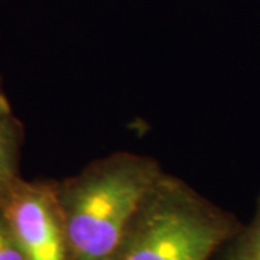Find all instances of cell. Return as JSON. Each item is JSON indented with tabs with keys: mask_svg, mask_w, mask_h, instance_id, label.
<instances>
[{
	"mask_svg": "<svg viewBox=\"0 0 260 260\" xmlns=\"http://www.w3.org/2000/svg\"><path fill=\"white\" fill-rule=\"evenodd\" d=\"M25 129L15 114L0 78V186L20 175Z\"/></svg>",
	"mask_w": 260,
	"mask_h": 260,
	"instance_id": "4",
	"label": "cell"
},
{
	"mask_svg": "<svg viewBox=\"0 0 260 260\" xmlns=\"http://www.w3.org/2000/svg\"><path fill=\"white\" fill-rule=\"evenodd\" d=\"M165 174L152 156L114 152L55 181L71 260H110L136 211Z\"/></svg>",
	"mask_w": 260,
	"mask_h": 260,
	"instance_id": "1",
	"label": "cell"
},
{
	"mask_svg": "<svg viewBox=\"0 0 260 260\" xmlns=\"http://www.w3.org/2000/svg\"><path fill=\"white\" fill-rule=\"evenodd\" d=\"M217 260H260V194L250 221L242 224L215 256Z\"/></svg>",
	"mask_w": 260,
	"mask_h": 260,
	"instance_id": "5",
	"label": "cell"
},
{
	"mask_svg": "<svg viewBox=\"0 0 260 260\" xmlns=\"http://www.w3.org/2000/svg\"><path fill=\"white\" fill-rule=\"evenodd\" d=\"M0 260H28L0 211Z\"/></svg>",
	"mask_w": 260,
	"mask_h": 260,
	"instance_id": "6",
	"label": "cell"
},
{
	"mask_svg": "<svg viewBox=\"0 0 260 260\" xmlns=\"http://www.w3.org/2000/svg\"><path fill=\"white\" fill-rule=\"evenodd\" d=\"M0 211L28 260H71L55 181L19 175L0 186Z\"/></svg>",
	"mask_w": 260,
	"mask_h": 260,
	"instance_id": "3",
	"label": "cell"
},
{
	"mask_svg": "<svg viewBox=\"0 0 260 260\" xmlns=\"http://www.w3.org/2000/svg\"><path fill=\"white\" fill-rule=\"evenodd\" d=\"M240 225L234 214L165 172L110 260H214Z\"/></svg>",
	"mask_w": 260,
	"mask_h": 260,
	"instance_id": "2",
	"label": "cell"
}]
</instances>
